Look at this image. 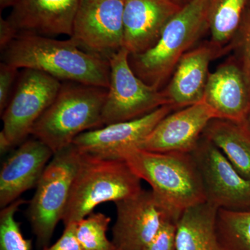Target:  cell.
<instances>
[{
    "instance_id": "6da1fadb",
    "label": "cell",
    "mask_w": 250,
    "mask_h": 250,
    "mask_svg": "<svg viewBox=\"0 0 250 250\" xmlns=\"http://www.w3.org/2000/svg\"><path fill=\"white\" fill-rule=\"evenodd\" d=\"M1 52V62L20 70H39L61 82L109 85V62L85 52L70 38L20 35Z\"/></svg>"
},
{
    "instance_id": "7a4b0ae2",
    "label": "cell",
    "mask_w": 250,
    "mask_h": 250,
    "mask_svg": "<svg viewBox=\"0 0 250 250\" xmlns=\"http://www.w3.org/2000/svg\"><path fill=\"white\" fill-rule=\"evenodd\" d=\"M123 159L150 185L156 198L177 220L184 210L207 202L190 153L154 152L136 148L125 153Z\"/></svg>"
},
{
    "instance_id": "3957f363",
    "label": "cell",
    "mask_w": 250,
    "mask_h": 250,
    "mask_svg": "<svg viewBox=\"0 0 250 250\" xmlns=\"http://www.w3.org/2000/svg\"><path fill=\"white\" fill-rule=\"evenodd\" d=\"M108 88L62 82L57 97L36 122L31 135L54 154L71 146L79 135L104 126L103 111Z\"/></svg>"
},
{
    "instance_id": "277c9868",
    "label": "cell",
    "mask_w": 250,
    "mask_h": 250,
    "mask_svg": "<svg viewBox=\"0 0 250 250\" xmlns=\"http://www.w3.org/2000/svg\"><path fill=\"white\" fill-rule=\"evenodd\" d=\"M208 0H192L182 7L164 27L149 50L130 54V66L147 84L162 90L177 64L208 31Z\"/></svg>"
},
{
    "instance_id": "5b68a950",
    "label": "cell",
    "mask_w": 250,
    "mask_h": 250,
    "mask_svg": "<svg viewBox=\"0 0 250 250\" xmlns=\"http://www.w3.org/2000/svg\"><path fill=\"white\" fill-rule=\"evenodd\" d=\"M82 154L62 216L64 227L77 223L97 206L128 198L142 190L141 179L124 159H105Z\"/></svg>"
},
{
    "instance_id": "8992f818",
    "label": "cell",
    "mask_w": 250,
    "mask_h": 250,
    "mask_svg": "<svg viewBox=\"0 0 250 250\" xmlns=\"http://www.w3.org/2000/svg\"><path fill=\"white\" fill-rule=\"evenodd\" d=\"M81 158L82 154L72 144L59 151L38 182L27 217L39 250L49 246L57 225L62 221Z\"/></svg>"
},
{
    "instance_id": "52a82bcc",
    "label": "cell",
    "mask_w": 250,
    "mask_h": 250,
    "mask_svg": "<svg viewBox=\"0 0 250 250\" xmlns=\"http://www.w3.org/2000/svg\"><path fill=\"white\" fill-rule=\"evenodd\" d=\"M123 47L108 59L110 80L104 105V126L137 119L168 105L162 90L147 84L133 71Z\"/></svg>"
},
{
    "instance_id": "ba28073f",
    "label": "cell",
    "mask_w": 250,
    "mask_h": 250,
    "mask_svg": "<svg viewBox=\"0 0 250 250\" xmlns=\"http://www.w3.org/2000/svg\"><path fill=\"white\" fill-rule=\"evenodd\" d=\"M62 82L45 72L21 69L11 100L1 114V132L12 147L24 142L57 97Z\"/></svg>"
},
{
    "instance_id": "9c48e42d",
    "label": "cell",
    "mask_w": 250,
    "mask_h": 250,
    "mask_svg": "<svg viewBox=\"0 0 250 250\" xmlns=\"http://www.w3.org/2000/svg\"><path fill=\"white\" fill-rule=\"evenodd\" d=\"M125 0H80L71 39L85 52L106 60L123 48Z\"/></svg>"
},
{
    "instance_id": "30bf717a",
    "label": "cell",
    "mask_w": 250,
    "mask_h": 250,
    "mask_svg": "<svg viewBox=\"0 0 250 250\" xmlns=\"http://www.w3.org/2000/svg\"><path fill=\"white\" fill-rule=\"evenodd\" d=\"M190 154L200 172L207 202L219 209H250V181L238 173L217 146L202 135Z\"/></svg>"
},
{
    "instance_id": "8fae6325",
    "label": "cell",
    "mask_w": 250,
    "mask_h": 250,
    "mask_svg": "<svg viewBox=\"0 0 250 250\" xmlns=\"http://www.w3.org/2000/svg\"><path fill=\"white\" fill-rule=\"evenodd\" d=\"M115 204L117 218L111 240L115 250H143L166 219L177 220L152 190L142 189L134 196Z\"/></svg>"
},
{
    "instance_id": "7c38bea8",
    "label": "cell",
    "mask_w": 250,
    "mask_h": 250,
    "mask_svg": "<svg viewBox=\"0 0 250 250\" xmlns=\"http://www.w3.org/2000/svg\"><path fill=\"white\" fill-rule=\"evenodd\" d=\"M173 111L172 106L165 105L137 119L85 131L75 138L72 145L85 155L123 159L125 153L139 148L158 123Z\"/></svg>"
},
{
    "instance_id": "4fadbf2b",
    "label": "cell",
    "mask_w": 250,
    "mask_h": 250,
    "mask_svg": "<svg viewBox=\"0 0 250 250\" xmlns=\"http://www.w3.org/2000/svg\"><path fill=\"white\" fill-rule=\"evenodd\" d=\"M214 111L205 101L166 116L141 143L139 149L154 152L191 153L212 120Z\"/></svg>"
},
{
    "instance_id": "5bb4252c",
    "label": "cell",
    "mask_w": 250,
    "mask_h": 250,
    "mask_svg": "<svg viewBox=\"0 0 250 250\" xmlns=\"http://www.w3.org/2000/svg\"><path fill=\"white\" fill-rule=\"evenodd\" d=\"M80 0H16L8 22L20 35L71 37Z\"/></svg>"
},
{
    "instance_id": "9a60e30c",
    "label": "cell",
    "mask_w": 250,
    "mask_h": 250,
    "mask_svg": "<svg viewBox=\"0 0 250 250\" xmlns=\"http://www.w3.org/2000/svg\"><path fill=\"white\" fill-rule=\"evenodd\" d=\"M222 55L210 41L195 46L184 54L161 90L174 111L203 101L210 62Z\"/></svg>"
},
{
    "instance_id": "2e32d148",
    "label": "cell",
    "mask_w": 250,
    "mask_h": 250,
    "mask_svg": "<svg viewBox=\"0 0 250 250\" xmlns=\"http://www.w3.org/2000/svg\"><path fill=\"white\" fill-rule=\"evenodd\" d=\"M181 9L172 0H125L123 47L130 54L152 48L167 23Z\"/></svg>"
},
{
    "instance_id": "e0dca14e",
    "label": "cell",
    "mask_w": 250,
    "mask_h": 250,
    "mask_svg": "<svg viewBox=\"0 0 250 250\" xmlns=\"http://www.w3.org/2000/svg\"><path fill=\"white\" fill-rule=\"evenodd\" d=\"M52 149L36 138L25 140L8 158L0 172V207L18 200L36 188L49 161Z\"/></svg>"
},
{
    "instance_id": "ac0fdd59",
    "label": "cell",
    "mask_w": 250,
    "mask_h": 250,
    "mask_svg": "<svg viewBox=\"0 0 250 250\" xmlns=\"http://www.w3.org/2000/svg\"><path fill=\"white\" fill-rule=\"evenodd\" d=\"M204 101L218 119L244 122L250 109V87L233 55L210 72Z\"/></svg>"
},
{
    "instance_id": "d6986e66",
    "label": "cell",
    "mask_w": 250,
    "mask_h": 250,
    "mask_svg": "<svg viewBox=\"0 0 250 250\" xmlns=\"http://www.w3.org/2000/svg\"><path fill=\"white\" fill-rule=\"evenodd\" d=\"M218 210L205 202L184 210L176 224L177 250H222L217 233Z\"/></svg>"
},
{
    "instance_id": "ffe728a7",
    "label": "cell",
    "mask_w": 250,
    "mask_h": 250,
    "mask_svg": "<svg viewBox=\"0 0 250 250\" xmlns=\"http://www.w3.org/2000/svg\"><path fill=\"white\" fill-rule=\"evenodd\" d=\"M203 136L228 158L242 177L250 181V132L245 125L228 120H212Z\"/></svg>"
},
{
    "instance_id": "44dd1931",
    "label": "cell",
    "mask_w": 250,
    "mask_h": 250,
    "mask_svg": "<svg viewBox=\"0 0 250 250\" xmlns=\"http://www.w3.org/2000/svg\"><path fill=\"white\" fill-rule=\"evenodd\" d=\"M249 0H208V22L210 42L222 54L231 51Z\"/></svg>"
},
{
    "instance_id": "7402d4cb",
    "label": "cell",
    "mask_w": 250,
    "mask_h": 250,
    "mask_svg": "<svg viewBox=\"0 0 250 250\" xmlns=\"http://www.w3.org/2000/svg\"><path fill=\"white\" fill-rule=\"evenodd\" d=\"M217 233L222 250H250V209L220 208Z\"/></svg>"
},
{
    "instance_id": "603a6c76",
    "label": "cell",
    "mask_w": 250,
    "mask_h": 250,
    "mask_svg": "<svg viewBox=\"0 0 250 250\" xmlns=\"http://www.w3.org/2000/svg\"><path fill=\"white\" fill-rule=\"evenodd\" d=\"M111 218L103 213H90L76 223V235L82 250H115L106 236Z\"/></svg>"
},
{
    "instance_id": "cb8c5ba5",
    "label": "cell",
    "mask_w": 250,
    "mask_h": 250,
    "mask_svg": "<svg viewBox=\"0 0 250 250\" xmlns=\"http://www.w3.org/2000/svg\"><path fill=\"white\" fill-rule=\"evenodd\" d=\"M27 201L19 198L0 211V250H32V240L23 236L21 223L16 220L20 207Z\"/></svg>"
},
{
    "instance_id": "d4e9b609",
    "label": "cell",
    "mask_w": 250,
    "mask_h": 250,
    "mask_svg": "<svg viewBox=\"0 0 250 250\" xmlns=\"http://www.w3.org/2000/svg\"><path fill=\"white\" fill-rule=\"evenodd\" d=\"M231 50L250 87V8H247L231 45Z\"/></svg>"
},
{
    "instance_id": "484cf974",
    "label": "cell",
    "mask_w": 250,
    "mask_h": 250,
    "mask_svg": "<svg viewBox=\"0 0 250 250\" xmlns=\"http://www.w3.org/2000/svg\"><path fill=\"white\" fill-rule=\"evenodd\" d=\"M177 220L167 218L163 222L154 238L143 250H177L176 224Z\"/></svg>"
},
{
    "instance_id": "4316f807",
    "label": "cell",
    "mask_w": 250,
    "mask_h": 250,
    "mask_svg": "<svg viewBox=\"0 0 250 250\" xmlns=\"http://www.w3.org/2000/svg\"><path fill=\"white\" fill-rule=\"evenodd\" d=\"M20 69L6 62L0 63V113L7 106L14 92Z\"/></svg>"
},
{
    "instance_id": "83f0119b",
    "label": "cell",
    "mask_w": 250,
    "mask_h": 250,
    "mask_svg": "<svg viewBox=\"0 0 250 250\" xmlns=\"http://www.w3.org/2000/svg\"><path fill=\"white\" fill-rule=\"evenodd\" d=\"M42 250H82L77 238L76 223L64 227L63 232L58 241Z\"/></svg>"
},
{
    "instance_id": "f1b7e54d",
    "label": "cell",
    "mask_w": 250,
    "mask_h": 250,
    "mask_svg": "<svg viewBox=\"0 0 250 250\" xmlns=\"http://www.w3.org/2000/svg\"><path fill=\"white\" fill-rule=\"evenodd\" d=\"M17 37V33L7 20L0 18V49L4 50Z\"/></svg>"
},
{
    "instance_id": "f546056e",
    "label": "cell",
    "mask_w": 250,
    "mask_h": 250,
    "mask_svg": "<svg viewBox=\"0 0 250 250\" xmlns=\"http://www.w3.org/2000/svg\"><path fill=\"white\" fill-rule=\"evenodd\" d=\"M11 148H12V146L10 144L5 135L1 131L0 132V150H1V154H4Z\"/></svg>"
},
{
    "instance_id": "4dcf8cb0",
    "label": "cell",
    "mask_w": 250,
    "mask_h": 250,
    "mask_svg": "<svg viewBox=\"0 0 250 250\" xmlns=\"http://www.w3.org/2000/svg\"><path fill=\"white\" fill-rule=\"evenodd\" d=\"M16 0H0V8L1 10L6 9V8L11 7L14 4Z\"/></svg>"
},
{
    "instance_id": "1f68e13d",
    "label": "cell",
    "mask_w": 250,
    "mask_h": 250,
    "mask_svg": "<svg viewBox=\"0 0 250 250\" xmlns=\"http://www.w3.org/2000/svg\"><path fill=\"white\" fill-rule=\"evenodd\" d=\"M172 1H174L175 4L179 5L181 7H183L185 5L188 4L190 1H191L192 0H172Z\"/></svg>"
},
{
    "instance_id": "d6a6232c",
    "label": "cell",
    "mask_w": 250,
    "mask_h": 250,
    "mask_svg": "<svg viewBox=\"0 0 250 250\" xmlns=\"http://www.w3.org/2000/svg\"><path fill=\"white\" fill-rule=\"evenodd\" d=\"M243 124L245 125L247 129H248V131L250 132V109L248 114H247L246 119H245L244 122H243Z\"/></svg>"
},
{
    "instance_id": "836d02e7",
    "label": "cell",
    "mask_w": 250,
    "mask_h": 250,
    "mask_svg": "<svg viewBox=\"0 0 250 250\" xmlns=\"http://www.w3.org/2000/svg\"><path fill=\"white\" fill-rule=\"evenodd\" d=\"M248 7L250 8V0H249V1H248Z\"/></svg>"
}]
</instances>
